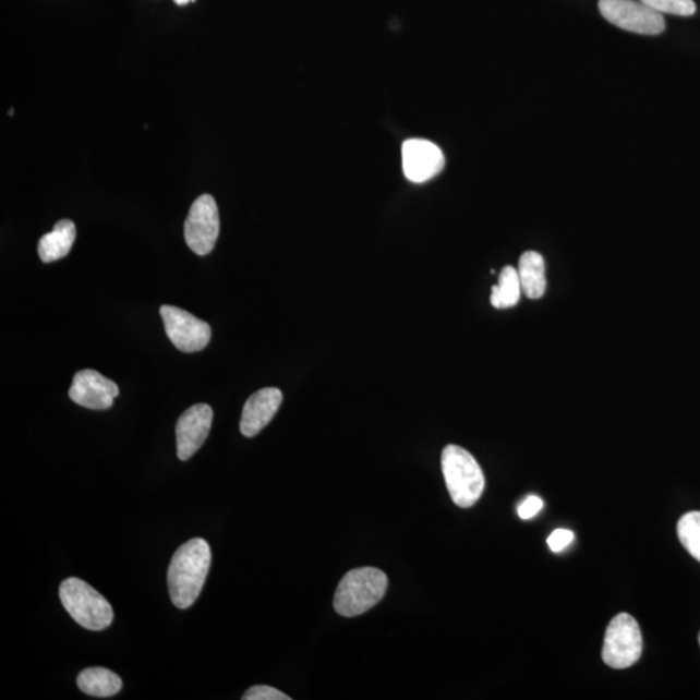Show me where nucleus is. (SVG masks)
Listing matches in <instances>:
<instances>
[{"label":"nucleus","mask_w":700,"mask_h":700,"mask_svg":"<svg viewBox=\"0 0 700 700\" xmlns=\"http://www.w3.org/2000/svg\"><path fill=\"white\" fill-rule=\"evenodd\" d=\"M212 563L210 546L203 539H192L171 558L168 586L171 602L181 610L194 605L201 595Z\"/></svg>","instance_id":"1"},{"label":"nucleus","mask_w":700,"mask_h":700,"mask_svg":"<svg viewBox=\"0 0 700 700\" xmlns=\"http://www.w3.org/2000/svg\"><path fill=\"white\" fill-rule=\"evenodd\" d=\"M388 588L387 575L373 567L349 571L336 589L334 607L346 617L365 614L383 600Z\"/></svg>","instance_id":"2"},{"label":"nucleus","mask_w":700,"mask_h":700,"mask_svg":"<svg viewBox=\"0 0 700 700\" xmlns=\"http://www.w3.org/2000/svg\"><path fill=\"white\" fill-rule=\"evenodd\" d=\"M442 469L452 503L467 509L478 503L485 488L482 467L469 451L458 445L443 450Z\"/></svg>","instance_id":"3"},{"label":"nucleus","mask_w":700,"mask_h":700,"mask_svg":"<svg viewBox=\"0 0 700 700\" xmlns=\"http://www.w3.org/2000/svg\"><path fill=\"white\" fill-rule=\"evenodd\" d=\"M60 600L75 623L88 630L99 631L111 626L113 610L99 592L77 578L67 579L60 586Z\"/></svg>","instance_id":"4"},{"label":"nucleus","mask_w":700,"mask_h":700,"mask_svg":"<svg viewBox=\"0 0 700 700\" xmlns=\"http://www.w3.org/2000/svg\"><path fill=\"white\" fill-rule=\"evenodd\" d=\"M642 633L633 616L621 613L610 621L602 657L608 667L626 669L640 661L642 655Z\"/></svg>","instance_id":"5"},{"label":"nucleus","mask_w":700,"mask_h":700,"mask_svg":"<svg viewBox=\"0 0 700 700\" xmlns=\"http://www.w3.org/2000/svg\"><path fill=\"white\" fill-rule=\"evenodd\" d=\"M599 9L608 23L623 31L643 36H657L665 31L663 15L640 0H600Z\"/></svg>","instance_id":"6"},{"label":"nucleus","mask_w":700,"mask_h":700,"mask_svg":"<svg viewBox=\"0 0 700 700\" xmlns=\"http://www.w3.org/2000/svg\"><path fill=\"white\" fill-rule=\"evenodd\" d=\"M219 236V213L215 198L198 196L184 224V239L197 256H207L215 249Z\"/></svg>","instance_id":"7"},{"label":"nucleus","mask_w":700,"mask_h":700,"mask_svg":"<svg viewBox=\"0 0 700 700\" xmlns=\"http://www.w3.org/2000/svg\"><path fill=\"white\" fill-rule=\"evenodd\" d=\"M165 333L174 347L184 353L201 352L209 345L212 328L202 319L183 309L164 305L160 307Z\"/></svg>","instance_id":"8"},{"label":"nucleus","mask_w":700,"mask_h":700,"mask_svg":"<svg viewBox=\"0 0 700 700\" xmlns=\"http://www.w3.org/2000/svg\"><path fill=\"white\" fill-rule=\"evenodd\" d=\"M445 167V156L440 147L425 140H409L402 146V168L410 182L424 183Z\"/></svg>","instance_id":"9"},{"label":"nucleus","mask_w":700,"mask_h":700,"mask_svg":"<svg viewBox=\"0 0 700 700\" xmlns=\"http://www.w3.org/2000/svg\"><path fill=\"white\" fill-rule=\"evenodd\" d=\"M212 423L213 410L207 403H197L184 411L176 425L177 455L181 461H188L202 448Z\"/></svg>","instance_id":"10"},{"label":"nucleus","mask_w":700,"mask_h":700,"mask_svg":"<svg viewBox=\"0 0 700 700\" xmlns=\"http://www.w3.org/2000/svg\"><path fill=\"white\" fill-rule=\"evenodd\" d=\"M120 395L117 384L95 370H81L73 377L71 400L92 410H107Z\"/></svg>","instance_id":"11"},{"label":"nucleus","mask_w":700,"mask_h":700,"mask_svg":"<svg viewBox=\"0 0 700 700\" xmlns=\"http://www.w3.org/2000/svg\"><path fill=\"white\" fill-rule=\"evenodd\" d=\"M281 401L283 395L277 388H264L253 394L244 405L240 432L245 437L258 435L276 417Z\"/></svg>","instance_id":"12"},{"label":"nucleus","mask_w":700,"mask_h":700,"mask_svg":"<svg viewBox=\"0 0 700 700\" xmlns=\"http://www.w3.org/2000/svg\"><path fill=\"white\" fill-rule=\"evenodd\" d=\"M75 236H77V231H75V226L71 219H61L53 226L51 232L40 238L38 243L40 260L45 264H50L53 261L65 257L72 250Z\"/></svg>","instance_id":"13"},{"label":"nucleus","mask_w":700,"mask_h":700,"mask_svg":"<svg viewBox=\"0 0 700 700\" xmlns=\"http://www.w3.org/2000/svg\"><path fill=\"white\" fill-rule=\"evenodd\" d=\"M518 274L521 290L527 298L538 300L544 297L546 291V266L545 260L539 252L528 251L519 260Z\"/></svg>","instance_id":"14"},{"label":"nucleus","mask_w":700,"mask_h":700,"mask_svg":"<svg viewBox=\"0 0 700 700\" xmlns=\"http://www.w3.org/2000/svg\"><path fill=\"white\" fill-rule=\"evenodd\" d=\"M77 684L81 691L96 698L113 697L122 689V679L114 672L101 667L82 671Z\"/></svg>","instance_id":"15"},{"label":"nucleus","mask_w":700,"mask_h":700,"mask_svg":"<svg viewBox=\"0 0 700 700\" xmlns=\"http://www.w3.org/2000/svg\"><path fill=\"white\" fill-rule=\"evenodd\" d=\"M521 283L518 269L505 266L499 273L498 283L492 287L491 304L496 309H509L519 303Z\"/></svg>","instance_id":"16"},{"label":"nucleus","mask_w":700,"mask_h":700,"mask_svg":"<svg viewBox=\"0 0 700 700\" xmlns=\"http://www.w3.org/2000/svg\"><path fill=\"white\" fill-rule=\"evenodd\" d=\"M677 534L691 557L700 562V511L685 514L678 521Z\"/></svg>","instance_id":"17"},{"label":"nucleus","mask_w":700,"mask_h":700,"mask_svg":"<svg viewBox=\"0 0 700 700\" xmlns=\"http://www.w3.org/2000/svg\"><path fill=\"white\" fill-rule=\"evenodd\" d=\"M640 2L661 15L668 13V15L689 17L697 12L695 0H640Z\"/></svg>","instance_id":"18"},{"label":"nucleus","mask_w":700,"mask_h":700,"mask_svg":"<svg viewBox=\"0 0 700 700\" xmlns=\"http://www.w3.org/2000/svg\"><path fill=\"white\" fill-rule=\"evenodd\" d=\"M243 700H291V698L278 689L270 688V686L258 685L246 690Z\"/></svg>","instance_id":"19"},{"label":"nucleus","mask_w":700,"mask_h":700,"mask_svg":"<svg viewBox=\"0 0 700 700\" xmlns=\"http://www.w3.org/2000/svg\"><path fill=\"white\" fill-rule=\"evenodd\" d=\"M575 540V534L572 531L565 530V528H559L555 530L551 536L547 539V545L551 547L553 553H560L565 551L566 547L572 544Z\"/></svg>","instance_id":"20"},{"label":"nucleus","mask_w":700,"mask_h":700,"mask_svg":"<svg viewBox=\"0 0 700 700\" xmlns=\"http://www.w3.org/2000/svg\"><path fill=\"white\" fill-rule=\"evenodd\" d=\"M542 507H544V503H542L540 497L530 496L519 505L518 515L520 519L530 520L536 517V515L542 510Z\"/></svg>","instance_id":"21"},{"label":"nucleus","mask_w":700,"mask_h":700,"mask_svg":"<svg viewBox=\"0 0 700 700\" xmlns=\"http://www.w3.org/2000/svg\"><path fill=\"white\" fill-rule=\"evenodd\" d=\"M178 5H186L189 3H194L195 0H174Z\"/></svg>","instance_id":"22"},{"label":"nucleus","mask_w":700,"mask_h":700,"mask_svg":"<svg viewBox=\"0 0 700 700\" xmlns=\"http://www.w3.org/2000/svg\"><path fill=\"white\" fill-rule=\"evenodd\" d=\"M699 644H700V635H699Z\"/></svg>","instance_id":"23"}]
</instances>
